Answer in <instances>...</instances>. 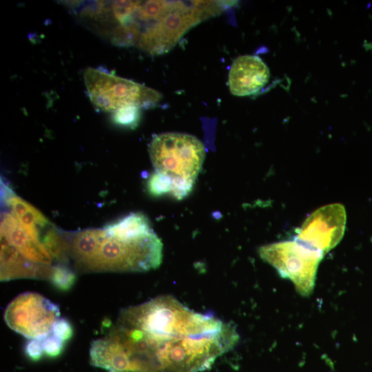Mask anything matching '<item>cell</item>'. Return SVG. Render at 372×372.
Instances as JSON below:
<instances>
[{"label": "cell", "mask_w": 372, "mask_h": 372, "mask_svg": "<svg viewBox=\"0 0 372 372\" xmlns=\"http://www.w3.org/2000/svg\"><path fill=\"white\" fill-rule=\"evenodd\" d=\"M52 333L65 342L72 336L73 329L68 320L59 318L53 326Z\"/></svg>", "instance_id": "17"}, {"label": "cell", "mask_w": 372, "mask_h": 372, "mask_svg": "<svg viewBox=\"0 0 372 372\" xmlns=\"http://www.w3.org/2000/svg\"><path fill=\"white\" fill-rule=\"evenodd\" d=\"M141 118L140 107L128 105L113 112L112 119L114 124L130 128H135Z\"/></svg>", "instance_id": "14"}, {"label": "cell", "mask_w": 372, "mask_h": 372, "mask_svg": "<svg viewBox=\"0 0 372 372\" xmlns=\"http://www.w3.org/2000/svg\"><path fill=\"white\" fill-rule=\"evenodd\" d=\"M112 236L119 238L138 237L153 231L148 218L141 213H132L103 228Z\"/></svg>", "instance_id": "12"}, {"label": "cell", "mask_w": 372, "mask_h": 372, "mask_svg": "<svg viewBox=\"0 0 372 372\" xmlns=\"http://www.w3.org/2000/svg\"><path fill=\"white\" fill-rule=\"evenodd\" d=\"M346 220L342 205H327L316 209L305 220L295 240L324 255L341 240Z\"/></svg>", "instance_id": "8"}, {"label": "cell", "mask_w": 372, "mask_h": 372, "mask_svg": "<svg viewBox=\"0 0 372 372\" xmlns=\"http://www.w3.org/2000/svg\"><path fill=\"white\" fill-rule=\"evenodd\" d=\"M76 279L74 271L68 265L58 264L53 267L50 282L53 286L61 291H68L74 285Z\"/></svg>", "instance_id": "13"}, {"label": "cell", "mask_w": 372, "mask_h": 372, "mask_svg": "<svg viewBox=\"0 0 372 372\" xmlns=\"http://www.w3.org/2000/svg\"><path fill=\"white\" fill-rule=\"evenodd\" d=\"M68 242L70 258L83 272L146 271L158 268L163 260V243L154 231L119 238L104 229H89L77 232Z\"/></svg>", "instance_id": "2"}, {"label": "cell", "mask_w": 372, "mask_h": 372, "mask_svg": "<svg viewBox=\"0 0 372 372\" xmlns=\"http://www.w3.org/2000/svg\"><path fill=\"white\" fill-rule=\"evenodd\" d=\"M222 8L218 1H172L162 17L141 32L136 46L152 55L167 52L188 30Z\"/></svg>", "instance_id": "4"}, {"label": "cell", "mask_w": 372, "mask_h": 372, "mask_svg": "<svg viewBox=\"0 0 372 372\" xmlns=\"http://www.w3.org/2000/svg\"><path fill=\"white\" fill-rule=\"evenodd\" d=\"M26 354L33 360L40 358L43 353L41 342L39 340H30L25 345Z\"/></svg>", "instance_id": "18"}, {"label": "cell", "mask_w": 372, "mask_h": 372, "mask_svg": "<svg viewBox=\"0 0 372 372\" xmlns=\"http://www.w3.org/2000/svg\"><path fill=\"white\" fill-rule=\"evenodd\" d=\"M39 340L41 342L43 353L50 357L58 355L62 351L65 343L52 333Z\"/></svg>", "instance_id": "16"}, {"label": "cell", "mask_w": 372, "mask_h": 372, "mask_svg": "<svg viewBox=\"0 0 372 372\" xmlns=\"http://www.w3.org/2000/svg\"><path fill=\"white\" fill-rule=\"evenodd\" d=\"M149 153L156 172L172 179L171 194L178 200L187 196L205 159L203 143L191 134L165 132L153 137Z\"/></svg>", "instance_id": "3"}, {"label": "cell", "mask_w": 372, "mask_h": 372, "mask_svg": "<svg viewBox=\"0 0 372 372\" xmlns=\"http://www.w3.org/2000/svg\"><path fill=\"white\" fill-rule=\"evenodd\" d=\"M1 196L4 203L11 209L12 214L24 229L34 238L41 239V229L47 227L49 221L37 208L17 196L1 183Z\"/></svg>", "instance_id": "11"}, {"label": "cell", "mask_w": 372, "mask_h": 372, "mask_svg": "<svg viewBox=\"0 0 372 372\" xmlns=\"http://www.w3.org/2000/svg\"><path fill=\"white\" fill-rule=\"evenodd\" d=\"M1 238L22 258L52 274L54 260L41 239L32 237L10 213L3 214L1 222Z\"/></svg>", "instance_id": "9"}, {"label": "cell", "mask_w": 372, "mask_h": 372, "mask_svg": "<svg viewBox=\"0 0 372 372\" xmlns=\"http://www.w3.org/2000/svg\"><path fill=\"white\" fill-rule=\"evenodd\" d=\"M269 76V68L259 56H240L233 61L229 69V90L238 96L254 94L268 83Z\"/></svg>", "instance_id": "10"}, {"label": "cell", "mask_w": 372, "mask_h": 372, "mask_svg": "<svg viewBox=\"0 0 372 372\" xmlns=\"http://www.w3.org/2000/svg\"><path fill=\"white\" fill-rule=\"evenodd\" d=\"M238 340L234 325L162 296L122 309L92 342L90 362L108 372H201Z\"/></svg>", "instance_id": "1"}, {"label": "cell", "mask_w": 372, "mask_h": 372, "mask_svg": "<svg viewBox=\"0 0 372 372\" xmlns=\"http://www.w3.org/2000/svg\"><path fill=\"white\" fill-rule=\"evenodd\" d=\"M84 81L92 105L102 112H114L128 105L152 107L163 96L149 87L92 68L85 70Z\"/></svg>", "instance_id": "5"}, {"label": "cell", "mask_w": 372, "mask_h": 372, "mask_svg": "<svg viewBox=\"0 0 372 372\" xmlns=\"http://www.w3.org/2000/svg\"><path fill=\"white\" fill-rule=\"evenodd\" d=\"M258 253L282 277L290 280L300 295L308 296L312 293L317 269L324 256L322 253L296 240L262 246Z\"/></svg>", "instance_id": "6"}, {"label": "cell", "mask_w": 372, "mask_h": 372, "mask_svg": "<svg viewBox=\"0 0 372 372\" xmlns=\"http://www.w3.org/2000/svg\"><path fill=\"white\" fill-rule=\"evenodd\" d=\"M3 317L11 329L30 340H41L51 334L54 323L61 318L57 304L34 292L14 298Z\"/></svg>", "instance_id": "7"}, {"label": "cell", "mask_w": 372, "mask_h": 372, "mask_svg": "<svg viewBox=\"0 0 372 372\" xmlns=\"http://www.w3.org/2000/svg\"><path fill=\"white\" fill-rule=\"evenodd\" d=\"M172 188V179L158 172L152 174L147 181L148 191L154 196H159L169 192L171 194Z\"/></svg>", "instance_id": "15"}]
</instances>
